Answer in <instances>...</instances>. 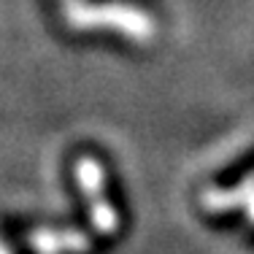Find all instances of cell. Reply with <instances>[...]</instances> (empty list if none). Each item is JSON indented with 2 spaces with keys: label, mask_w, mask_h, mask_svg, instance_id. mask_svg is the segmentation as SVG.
<instances>
[{
  "label": "cell",
  "mask_w": 254,
  "mask_h": 254,
  "mask_svg": "<svg viewBox=\"0 0 254 254\" xmlns=\"http://www.w3.org/2000/svg\"><path fill=\"white\" fill-rule=\"evenodd\" d=\"M65 19L76 30H103L111 27L127 35L135 44H152L157 35V22L149 11L125 3H84V0H68Z\"/></svg>",
  "instance_id": "obj_1"
},
{
  "label": "cell",
  "mask_w": 254,
  "mask_h": 254,
  "mask_svg": "<svg viewBox=\"0 0 254 254\" xmlns=\"http://www.w3.org/2000/svg\"><path fill=\"white\" fill-rule=\"evenodd\" d=\"M76 181L89 203V216L100 235H114L119 230V214L106 195V171L95 157H78L76 162Z\"/></svg>",
  "instance_id": "obj_2"
},
{
  "label": "cell",
  "mask_w": 254,
  "mask_h": 254,
  "mask_svg": "<svg viewBox=\"0 0 254 254\" xmlns=\"http://www.w3.org/2000/svg\"><path fill=\"white\" fill-rule=\"evenodd\" d=\"M27 244L35 254H84L92 249V241L81 230H33Z\"/></svg>",
  "instance_id": "obj_3"
},
{
  "label": "cell",
  "mask_w": 254,
  "mask_h": 254,
  "mask_svg": "<svg viewBox=\"0 0 254 254\" xmlns=\"http://www.w3.org/2000/svg\"><path fill=\"white\" fill-rule=\"evenodd\" d=\"M252 200H254V173L244 176L235 187H230V190L208 187L200 195L203 208L211 211V214H225V211H233V208H244Z\"/></svg>",
  "instance_id": "obj_4"
},
{
  "label": "cell",
  "mask_w": 254,
  "mask_h": 254,
  "mask_svg": "<svg viewBox=\"0 0 254 254\" xmlns=\"http://www.w3.org/2000/svg\"><path fill=\"white\" fill-rule=\"evenodd\" d=\"M246 208H249V219H252V222H254V200H252V203H249V205H246Z\"/></svg>",
  "instance_id": "obj_5"
}]
</instances>
